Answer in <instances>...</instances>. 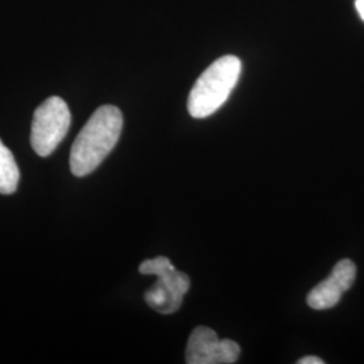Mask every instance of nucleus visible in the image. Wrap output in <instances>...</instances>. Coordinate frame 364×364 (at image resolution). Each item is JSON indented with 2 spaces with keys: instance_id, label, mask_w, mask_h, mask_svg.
<instances>
[{
  "instance_id": "f257e3e1",
  "label": "nucleus",
  "mask_w": 364,
  "mask_h": 364,
  "mask_svg": "<svg viewBox=\"0 0 364 364\" xmlns=\"http://www.w3.org/2000/svg\"><path fill=\"white\" fill-rule=\"evenodd\" d=\"M122 129L123 115L117 107H99L72 146L70 171L76 177H85L97 169L117 146Z\"/></svg>"
},
{
  "instance_id": "f03ea898",
  "label": "nucleus",
  "mask_w": 364,
  "mask_h": 364,
  "mask_svg": "<svg viewBox=\"0 0 364 364\" xmlns=\"http://www.w3.org/2000/svg\"><path fill=\"white\" fill-rule=\"evenodd\" d=\"M242 73L236 55H224L209 65L196 81L188 99V111L195 119L215 114L234 91Z\"/></svg>"
},
{
  "instance_id": "7ed1b4c3",
  "label": "nucleus",
  "mask_w": 364,
  "mask_h": 364,
  "mask_svg": "<svg viewBox=\"0 0 364 364\" xmlns=\"http://www.w3.org/2000/svg\"><path fill=\"white\" fill-rule=\"evenodd\" d=\"M139 273L158 278L144 293V301L151 309L161 314H171L181 308L183 297L191 287V279L186 274L178 272L169 258L156 257L144 260L139 266Z\"/></svg>"
},
{
  "instance_id": "20e7f679",
  "label": "nucleus",
  "mask_w": 364,
  "mask_h": 364,
  "mask_svg": "<svg viewBox=\"0 0 364 364\" xmlns=\"http://www.w3.org/2000/svg\"><path fill=\"white\" fill-rule=\"evenodd\" d=\"M72 115L65 102L52 96L45 100L34 112L31 124V146L39 156L53 154L64 141L70 127Z\"/></svg>"
},
{
  "instance_id": "39448f33",
  "label": "nucleus",
  "mask_w": 364,
  "mask_h": 364,
  "mask_svg": "<svg viewBox=\"0 0 364 364\" xmlns=\"http://www.w3.org/2000/svg\"><path fill=\"white\" fill-rule=\"evenodd\" d=\"M240 356V346L231 338H219L208 326H196L186 344L188 364H232Z\"/></svg>"
},
{
  "instance_id": "423d86ee",
  "label": "nucleus",
  "mask_w": 364,
  "mask_h": 364,
  "mask_svg": "<svg viewBox=\"0 0 364 364\" xmlns=\"http://www.w3.org/2000/svg\"><path fill=\"white\" fill-rule=\"evenodd\" d=\"M356 278V266L350 259L340 260L331 275L313 287L306 297V304L316 311L336 306L344 291L350 290Z\"/></svg>"
},
{
  "instance_id": "0eeeda50",
  "label": "nucleus",
  "mask_w": 364,
  "mask_h": 364,
  "mask_svg": "<svg viewBox=\"0 0 364 364\" xmlns=\"http://www.w3.org/2000/svg\"><path fill=\"white\" fill-rule=\"evenodd\" d=\"M21 178L19 168L13 153L0 139V193L13 195Z\"/></svg>"
},
{
  "instance_id": "6e6552de",
  "label": "nucleus",
  "mask_w": 364,
  "mask_h": 364,
  "mask_svg": "<svg viewBox=\"0 0 364 364\" xmlns=\"http://www.w3.org/2000/svg\"><path fill=\"white\" fill-rule=\"evenodd\" d=\"M299 364H324V360L317 358V356H305L302 359H299Z\"/></svg>"
},
{
  "instance_id": "1a4fd4ad",
  "label": "nucleus",
  "mask_w": 364,
  "mask_h": 364,
  "mask_svg": "<svg viewBox=\"0 0 364 364\" xmlns=\"http://www.w3.org/2000/svg\"><path fill=\"white\" fill-rule=\"evenodd\" d=\"M355 7L358 10V14L360 15V18L364 21V0H356Z\"/></svg>"
}]
</instances>
